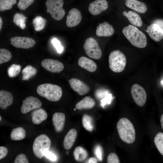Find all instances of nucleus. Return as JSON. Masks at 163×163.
<instances>
[{
	"label": "nucleus",
	"mask_w": 163,
	"mask_h": 163,
	"mask_svg": "<svg viewBox=\"0 0 163 163\" xmlns=\"http://www.w3.org/2000/svg\"><path fill=\"white\" fill-rule=\"evenodd\" d=\"M122 32L133 46L141 48L146 46L147 39L145 35L136 26L129 25L123 28Z\"/></svg>",
	"instance_id": "obj_1"
},
{
	"label": "nucleus",
	"mask_w": 163,
	"mask_h": 163,
	"mask_svg": "<svg viewBox=\"0 0 163 163\" xmlns=\"http://www.w3.org/2000/svg\"><path fill=\"white\" fill-rule=\"evenodd\" d=\"M117 128L121 139L127 144H131L135 141L136 132L134 127L127 118L123 117L118 122Z\"/></svg>",
	"instance_id": "obj_2"
},
{
	"label": "nucleus",
	"mask_w": 163,
	"mask_h": 163,
	"mask_svg": "<svg viewBox=\"0 0 163 163\" xmlns=\"http://www.w3.org/2000/svg\"><path fill=\"white\" fill-rule=\"evenodd\" d=\"M37 91L40 96L52 101H56L59 100L62 94V88L59 86L47 83L39 85Z\"/></svg>",
	"instance_id": "obj_3"
},
{
	"label": "nucleus",
	"mask_w": 163,
	"mask_h": 163,
	"mask_svg": "<svg viewBox=\"0 0 163 163\" xmlns=\"http://www.w3.org/2000/svg\"><path fill=\"white\" fill-rule=\"evenodd\" d=\"M51 141L46 134H42L35 139L33 145V150L35 155L40 159L45 155L51 145Z\"/></svg>",
	"instance_id": "obj_4"
},
{
	"label": "nucleus",
	"mask_w": 163,
	"mask_h": 163,
	"mask_svg": "<svg viewBox=\"0 0 163 163\" xmlns=\"http://www.w3.org/2000/svg\"><path fill=\"white\" fill-rule=\"evenodd\" d=\"M110 68L113 72H120L124 69L126 64V59L124 54L119 50L110 53L109 57Z\"/></svg>",
	"instance_id": "obj_5"
},
{
	"label": "nucleus",
	"mask_w": 163,
	"mask_h": 163,
	"mask_svg": "<svg viewBox=\"0 0 163 163\" xmlns=\"http://www.w3.org/2000/svg\"><path fill=\"white\" fill-rule=\"evenodd\" d=\"M63 4V0H47L45 3L46 12L54 19L61 20L65 14V11L62 8Z\"/></svg>",
	"instance_id": "obj_6"
},
{
	"label": "nucleus",
	"mask_w": 163,
	"mask_h": 163,
	"mask_svg": "<svg viewBox=\"0 0 163 163\" xmlns=\"http://www.w3.org/2000/svg\"><path fill=\"white\" fill-rule=\"evenodd\" d=\"M86 53L89 57L96 59H99L102 55V52L96 40L92 37L87 38L83 45Z\"/></svg>",
	"instance_id": "obj_7"
},
{
	"label": "nucleus",
	"mask_w": 163,
	"mask_h": 163,
	"mask_svg": "<svg viewBox=\"0 0 163 163\" xmlns=\"http://www.w3.org/2000/svg\"><path fill=\"white\" fill-rule=\"evenodd\" d=\"M131 92L136 103L139 106H143L147 99V94L145 89L138 84H134L132 87Z\"/></svg>",
	"instance_id": "obj_8"
},
{
	"label": "nucleus",
	"mask_w": 163,
	"mask_h": 163,
	"mask_svg": "<svg viewBox=\"0 0 163 163\" xmlns=\"http://www.w3.org/2000/svg\"><path fill=\"white\" fill-rule=\"evenodd\" d=\"M10 40L11 45L17 48L27 49L33 47L36 43L34 39L25 37H14Z\"/></svg>",
	"instance_id": "obj_9"
},
{
	"label": "nucleus",
	"mask_w": 163,
	"mask_h": 163,
	"mask_svg": "<svg viewBox=\"0 0 163 163\" xmlns=\"http://www.w3.org/2000/svg\"><path fill=\"white\" fill-rule=\"evenodd\" d=\"M42 105V102L38 98L30 96L23 101L21 108V112L25 114L34 109L40 108Z\"/></svg>",
	"instance_id": "obj_10"
},
{
	"label": "nucleus",
	"mask_w": 163,
	"mask_h": 163,
	"mask_svg": "<svg viewBox=\"0 0 163 163\" xmlns=\"http://www.w3.org/2000/svg\"><path fill=\"white\" fill-rule=\"evenodd\" d=\"M42 66L47 71L53 73H59L64 69L63 64L58 60L46 59L41 62Z\"/></svg>",
	"instance_id": "obj_11"
},
{
	"label": "nucleus",
	"mask_w": 163,
	"mask_h": 163,
	"mask_svg": "<svg viewBox=\"0 0 163 163\" xmlns=\"http://www.w3.org/2000/svg\"><path fill=\"white\" fill-rule=\"evenodd\" d=\"M69 82L72 88L80 95H85L90 91L89 87L79 79L73 78L69 80Z\"/></svg>",
	"instance_id": "obj_12"
},
{
	"label": "nucleus",
	"mask_w": 163,
	"mask_h": 163,
	"mask_svg": "<svg viewBox=\"0 0 163 163\" xmlns=\"http://www.w3.org/2000/svg\"><path fill=\"white\" fill-rule=\"evenodd\" d=\"M108 6L106 0H96L89 5L88 11L92 15H97L106 10Z\"/></svg>",
	"instance_id": "obj_13"
},
{
	"label": "nucleus",
	"mask_w": 163,
	"mask_h": 163,
	"mask_svg": "<svg viewBox=\"0 0 163 163\" xmlns=\"http://www.w3.org/2000/svg\"><path fill=\"white\" fill-rule=\"evenodd\" d=\"M82 19L80 11L77 8H72L69 11L67 15L66 24L69 27L76 26L81 22Z\"/></svg>",
	"instance_id": "obj_14"
},
{
	"label": "nucleus",
	"mask_w": 163,
	"mask_h": 163,
	"mask_svg": "<svg viewBox=\"0 0 163 163\" xmlns=\"http://www.w3.org/2000/svg\"><path fill=\"white\" fill-rule=\"evenodd\" d=\"M146 31L155 41L159 42L163 38V29L156 24L153 23L149 26Z\"/></svg>",
	"instance_id": "obj_15"
},
{
	"label": "nucleus",
	"mask_w": 163,
	"mask_h": 163,
	"mask_svg": "<svg viewBox=\"0 0 163 163\" xmlns=\"http://www.w3.org/2000/svg\"><path fill=\"white\" fill-rule=\"evenodd\" d=\"M114 30L112 26L106 22L100 23L97 26L96 34L98 37H108L112 35Z\"/></svg>",
	"instance_id": "obj_16"
},
{
	"label": "nucleus",
	"mask_w": 163,
	"mask_h": 163,
	"mask_svg": "<svg viewBox=\"0 0 163 163\" xmlns=\"http://www.w3.org/2000/svg\"><path fill=\"white\" fill-rule=\"evenodd\" d=\"M125 5L128 7L140 13H145L147 11L145 3L137 0H126Z\"/></svg>",
	"instance_id": "obj_17"
},
{
	"label": "nucleus",
	"mask_w": 163,
	"mask_h": 163,
	"mask_svg": "<svg viewBox=\"0 0 163 163\" xmlns=\"http://www.w3.org/2000/svg\"><path fill=\"white\" fill-rule=\"evenodd\" d=\"M65 116L64 113L56 112L53 115V124L56 131L57 132L62 131L64 127L65 121Z\"/></svg>",
	"instance_id": "obj_18"
},
{
	"label": "nucleus",
	"mask_w": 163,
	"mask_h": 163,
	"mask_svg": "<svg viewBox=\"0 0 163 163\" xmlns=\"http://www.w3.org/2000/svg\"><path fill=\"white\" fill-rule=\"evenodd\" d=\"M13 98L12 94L10 92L2 90L0 91V107L5 109L12 104Z\"/></svg>",
	"instance_id": "obj_19"
},
{
	"label": "nucleus",
	"mask_w": 163,
	"mask_h": 163,
	"mask_svg": "<svg viewBox=\"0 0 163 163\" xmlns=\"http://www.w3.org/2000/svg\"><path fill=\"white\" fill-rule=\"evenodd\" d=\"M78 64L80 67L90 72H94L97 69V66L93 61L85 56L79 59Z\"/></svg>",
	"instance_id": "obj_20"
},
{
	"label": "nucleus",
	"mask_w": 163,
	"mask_h": 163,
	"mask_svg": "<svg viewBox=\"0 0 163 163\" xmlns=\"http://www.w3.org/2000/svg\"><path fill=\"white\" fill-rule=\"evenodd\" d=\"M77 135L76 130L74 129L69 130L65 136L63 142V146L66 150L70 149L73 145Z\"/></svg>",
	"instance_id": "obj_21"
},
{
	"label": "nucleus",
	"mask_w": 163,
	"mask_h": 163,
	"mask_svg": "<svg viewBox=\"0 0 163 163\" xmlns=\"http://www.w3.org/2000/svg\"><path fill=\"white\" fill-rule=\"evenodd\" d=\"M31 117L32 122L35 124H39L47 119V114L43 109L39 108L32 112Z\"/></svg>",
	"instance_id": "obj_22"
},
{
	"label": "nucleus",
	"mask_w": 163,
	"mask_h": 163,
	"mask_svg": "<svg viewBox=\"0 0 163 163\" xmlns=\"http://www.w3.org/2000/svg\"><path fill=\"white\" fill-rule=\"evenodd\" d=\"M123 14L133 25L138 27L142 26V22L141 18L137 13L133 11H129L128 12L124 11Z\"/></svg>",
	"instance_id": "obj_23"
},
{
	"label": "nucleus",
	"mask_w": 163,
	"mask_h": 163,
	"mask_svg": "<svg viewBox=\"0 0 163 163\" xmlns=\"http://www.w3.org/2000/svg\"><path fill=\"white\" fill-rule=\"evenodd\" d=\"M95 104L94 100L90 96H86L76 104L75 107L78 110L89 109L93 108Z\"/></svg>",
	"instance_id": "obj_24"
},
{
	"label": "nucleus",
	"mask_w": 163,
	"mask_h": 163,
	"mask_svg": "<svg viewBox=\"0 0 163 163\" xmlns=\"http://www.w3.org/2000/svg\"><path fill=\"white\" fill-rule=\"evenodd\" d=\"M26 131L22 127H19L14 129L10 134L11 139L13 140H20L26 136Z\"/></svg>",
	"instance_id": "obj_25"
},
{
	"label": "nucleus",
	"mask_w": 163,
	"mask_h": 163,
	"mask_svg": "<svg viewBox=\"0 0 163 163\" xmlns=\"http://www.w3.org/2000/svg\"><path fill=\"white\" fill-rule=\"evenodd\" d=\"M73 155L75 160L78 162H82L87 158L88 153L87 151L81 146L76 147L74 151Z\"/></svg>",
	"instance_id": "obj_26"
},
{
	"label": "nucleus",
	"mask_w": 163,
	"mask_h": 163,
	"mask_svg": "<svg viewBox=\"0 0 163 163\" xmlns=\"http://www.w3.org/2000/svg\"><path fill=\"white\" fill-rule=\"evenodd\" d=\"M37 69L30 65H27L22 71V80H28L36 75Z\"/></svg>",
	"instance_id": "obj_27"
},
{
	"label": "nucleus",
	"mask_w": 163,
	"mask_h": 163,
	"mask_svg": "<svg viewBox=\"0 0 163 163\" xmlns=\"http://www.w3.org/2000/svg\"><path fill=\"white\" fill-rule=\"evenodd\" d=\"M27 18L22 14L17 13L13 16V21L15 25L24 30L26 27L25 23Z\"/></svg>",
	"instance_id": "obj_28"
},
{
	"label": "nucleus",
	"mask_w": 163,
	"mask_h": 163,
	"mask_svg": "<svg viewBox=\"0 0 163 163\" xmlns=\"http://www.w3.org/2000/svg\"><path fill=\"white\" fill-rule=\"evenodd\" d=\"M46 20L40 16H37L33 20L32 23L34 30L37 31L42 30L44 27Z\"/></svg>",
	"instance_id": "obj_29"
},
{
	"label": "nucleus",
	"mask_w": 163,
	"mask_h": 163,
	"mask_svg": "<svg viewBox=\"0 0 163 163\" xmlns=\"http://www.w3.org/2000/svg\"><path fill=\"white\" fill-rule=\"evenodd\" d=\"M82 122L83 126L86 130L90 132L92 131L94 126L93 119L91 116L86 114L84 115Z\"/></svg>",
	"instance_id": "obj_30"
},
{
	"label": "nucleus",
	"mask_w": 163,
	"mask_h": 163,
	"mask_svg": "<svg viewBox=\"0 0 163 163\" xmlns=\"http://www.w3.org/2000/svg\"><path fill=\"white\" fill-rule=\"evenodd\" d=\"M155 144L160 154L163 155V133H158L154 139Z\"/></svg>",
	"instance_id": "obj_31"
},
{
	"label": "nucleus",
	"mask_w": 163,
	"mask_h": 163,
	"mask_svg": "<svg viewBox=\"0 0 163 163\" xmlns=\"http://www.w3.org/2000/svg\"><path fill=\"white\" fill-rule=\"evenodd\" d=\"M12 57V54L8 50L5 49H0V64L9 61Z\"/></svg>",
	"instance_id": "obj_32"
},
{
	"label": "nucleus",
	"mask_w": 163,
	"mask_h": 163,
	"mask_svg": "<svg viewBox=\"0 0 163 163\" xmlns=\"http://www.w3.org/2000/svg\"><path fill=\"white\" fill-rule=\"evenodd\" d=\"M16 3V0H0V11L10 10Z\"/></svg>",
	"instance_id": "obj_33"
},
{
	"label": "nucleus",
	"mask_w": 163,
	"mask_h": 163,
	"mask_svg": "<svg viewBox=\"0 0 163 163\" xmlns=\"http://www.w3.org/2000/svg\"><path fill=\"white\" fill-rule=\"evenodd\" d=\"M21 69V66L19 64H14L8 69V73L9 76L13 78L16 76L20 73Z\"/></svg>",
	"instance_id": "obj_34"
},
{
	"label": "nucleus",
	"mask_w": 163,
	"mask_h": 163,
	"mask_svg": "<svg viewBox=\"0 0 163 163\" xmlns=\"http://www.w3.org/2000/svg\"><path fill=\"white\" fill-rule=\"evenodd\" d=\"M34 0H19L17 5L18 8L21 10H25L34 2Z\"/></svg>",
	"instance_id": "obj_35"
},
{
	"label": "nucleus",
	"mask_w": 163,
	"mask_h": 163,
	"mask_svg": "<svg viewBox=\"0 0 163 163\" xmlns=\"http://www.w3.org/2000/svg\"><path fill=\"white\" fill-rule=\"evenodd\" d=\"M95 156L100 161L102 160L103 156V150L102 147L99 145H96L94 149Z\"/></svg>",
	"instance_id": "obj_36"
},
{
	"label": "nucleus",
	"mask_w": 163,
	"mask_h": 163,
	"mask_svg": "<svg viewBox=\"0 0 163 163\" xmlns=\"http://www.w3.org/2000/svg\"><path fill=\"white\" fill-rule=\"evenodd\" d=\"M108 163H119L120 161L117 155L114 153H111L109 154L107 158Z\"/></svg>",
	"instance_id": "obj_37"
},
{
	"label": "nucleus",
	"mask_w": 163,
	"mask_h": 163,
	"mask_svg": "<svg viewBox=\"0 0 163 163\" xmlns=\"http://www.w3.org/2000/svg\"><path fill=\"white\" fill-rule=\"evenodd\" d=\"M29 161L25 155L21 154L18 155L16 158L14 163H28Z\"/></svg>",
	"instance_id": "obj_38"
},
{
	"label": "nucleus",
	"mask_w": 163,
	"mask_h": 163,
	"mask_svg": "<svg viewBox=\"0 0 163 163\" xmlns=\"http://www.w3.org/2000/svg\"><path fill=\"white\" fill-rule=\"evenodd\" d=\"M52 42L57 52L59 53H61L63 50V48L61 45L60 42L56 38H54L52 40Z\"/></svg>",
	"instance_id": "obj_39"
},
{
	"label": "nucleus",
	"mask_w": 163,
	"mask_h": 163,
	"mask_svg": "<svg viewBox=\"0 0 163 163\" xmlns=\"http://www.w3.org/2000/svg\"><path fill=\"white\" fill-rule=\"evenodd\" d=\"M112 98V94H108L101 101L102 106H104L107 104H109Z\"/></svg>",
	"instance_id": "obj_40"
},
{
	"label": "nucleus",
	"mask_w": 163,
	"mask_h": 163,
	"mask_svg": "<svg viewBox=\"0 0 163 163\" xmlns=\"http://www.w3.org/2000/svg\"><path fill=\"white\" fill-rule=\"evenodd\" d=\"M8 150L4 146L0 147V159L5 157L8 153Z\"/></svg>",
	"instance_id": "obj_41"
},
{
	"label": "nucleus",
	"mask_w": 163,
	"mask_h": 163,
	"mask_svg": "<svg viewBox=\"0 0 163 163\" xmlns=\"http://www.w3.org/2000/svg\"><path fill=\"white\" fill-rule=\"evenodd\" d=\"M45 156L48 158L53 161H55L57 158L56 156L55 155L49 151L46 152Z\"/></svg>",
	"instance_id": "obj_42"
},
{
	"label": "nucleus",
	"mask_w": 163,
	"mask_h": 163,
	"mask_svg": "<svg viewBox=\"0 0 163 163\" xmlns=\"http://www.w3.org/2000/svg\"><path fill=\"white\" fill-rule=\"evenodd\" d=\"M153 23L158 24L163 29V20L157 19L153 21Z\"/></svg>",
	"instance_id": "obj_43"
},
{
	"label": "nucleus",
	"mask_w": 163,
	"mask_h": 163,
	"mask_svg": "<svg viewBox=\"0 0 163 163\" xmlns=\"http://www.w3.org/2000/svg\"><path fill=\"white\" fill-rule=\"evenodd\" d=\"M87 162L89 163H95L97 162V161L95 158L91 157L88 159Z\"/></svg>",
	"instance_id": "obj_44"
},
{
	"label": "nucleus",
	"mask_w": 163,
	"mask_h": 163,
	"mask_svg": "<svg viewBox=\"0 0 163 163\" xmlns=\"http://www.w3.org/2000/svg\"><path fill=\"white\" fill-rule=\"evenodd\" d=\"M160 123L161 126L163 130V114L161 115L160 118Z\"/></svg>",
	"instance_id": "obj_45"
},
{
	"label": "nucleus",
	"mask_w": 163,
	"mask_h": 163,
	"mask_svg": "<svg viewBox=\"0 0 163 163\" xmlns=\"http://www.w3.org/2000/svg\"><path fill=\"white\" fill-rule=\"evenodd\" d=\"M2 20L1 17H0V30H1L2 27Z\"/></svg>",
	"instance_id": "obj_46"
},
{
	"label": "nucleus",
	"mask_w": 163,
	"mask_h": 163,
	"mask_svg": "<svg viewBox=\"0 0 163 163\" xmlns=\"http://www.w3.org/2000/svg\"><path fill=\"white\" fill-rule=\"evenodd\" d=\"M161 83L163 85V80L161 82Z\"/></svg>",
	"instance_id": "obj_47"
},
{
	"label": "nucleus",
	"mask_w": 163,
	"mask_h": 163,
	"mask_svg": "<svg viewBox=\"0 0 163 163\" xmlns=\"http://www.w3.org/2000/svg\"><path fill=\"white\" fill-rule=\"evenodd\" d=\"M66 153L67 154H69V151H67L66 152Z\"/></svg>",
	"instance_id": "obj_48"
},
{
	"label": "nucleus",
	"mask_w": 163,
	"mask_h": 163,
	"mask_svg": "<svg viewBox=\"0 0 163 163\" xmlns=\"http://www.w3.org/2000/svg\"><path fill=\"white\" fill-rule=\"evenodd\" d=\"M1 116H0V121H1Z\"/></svg>",
	"instance_id": "obj_49"
},
{
	"label": "nucleus",
	"mask_w": 163,
	"mask_h": 163,
	"mask_svg": "<svg viewBox=\"0 0 163 163\" xmlns=\"http://www.w3.org/2000/svg\"><path fill=\"white\" fill-rule=\"evenodd\" d=\"M76 108H75V109H74V110H76Z\"/></svg>",
	"instance_id": "obj_50"
},
{
	"label": "nucleus",
	"mask_w": 163,
	"mask_h": 163,
	"mask_svg": "<svg viewBox=\"0 0 163 163\" xmlns=\"http://www.w3.org/2000/svg\"></svg>",
	"instance_id": "obj_51"
}]
</instances>
